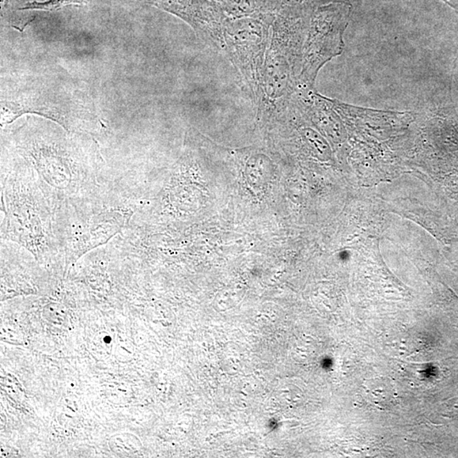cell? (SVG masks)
Here are the masks:
<instances>
[{
  "mask_svg": "<svg viewBox=\"0 0 458 458\" xmlns=\"http://www.w3.org/2000/svg\"><path fill=\"white\" fill-rule=\"evenodd\" d=\"M2 150L33 170L55 213L105 191V162L91 134L67 131L44 117L26 116L3 132Z\"/></svg>",
  "mask_w": 458,
  "mask_h": 458,
  "instance_id": "6da1fadb",
  "label": "cell"
},
{
  "mask_svg": "<svg viewBox=\"0 0 458 458\" xmlns=\"http://www.w3.org/2000/svg\"><path fill=\"white\" fill-rule=\"evenodd\" d=\"M1 126L36 114L66 130L91 134L101 123L94 101L60 67H41L12 75L2 85Z\"/></svg>",
  "mask_w": 458,
  "mask_h": 458,
  "instance_id": "7a4b0ae2",
  "label": "cell"
},
{
  "mask_svg": "<svg viewBox=\"0 0 458 458\" xmlns=\"http://www.w3.org/2000/svg\"><path fill=\"white\" fill-rule=\"evenodd\" d=\"M1 240L13 242L40 263L63 260L55 234V213L33 170L2 150Z\"/></svg>",
  "mask_w": 458,
  "mask_h": 458,
  "instance_id": "3957f363",
  "label": "cell"
},
{
  "mask_svg": "<svg viewBox=\"0 0 458 458\" xmlns=\"http://www.w3.org/2000/svg\"><path fill=\"white\" fill-rule=\"evenodd\" d=\"M134 207L105 191L55 211L54 229L67 267L107 244L130 225Z\"/></svg>",
  "mask_w": 458,
  "mask_h": 458,
  "instance_id": "277c9868",
  "label": "cell"
},
{
  "mask_svg": "<svg viewBox=\"0 0 458 458\" xmlns=\"http://www.w3.org/2000/svg\"><path fill=\"white\" fill-rule=\"evenodd\" d=\"M302 37L281 26L272 30L265 55L259 112L272 115L281 112L298 88L297 63L302 58Z\"/></svg>",
  "mask_w": 458,
  "mask_h": 458,
  "instance_id": "5b68a950",
  "label": "cell"
},
{
  "mask_svg": "<svg viewBox=\"0 0 458 458\" xmlns=\"http://www.w3.org/2000/svg\"><path fill=\"white\" fill-rule=\"evenodd\" d=\"M351 11L352 6L349 3H335L314 14L303 45L298 88L313 89L321 68L342 54L344 33L349 24Z\"/></svg>",
  "mask_w": 458,
  "mask_h": 458,
  "instance_id": "8992f818",
  "label": "cell"
},
{
  "mask_svg": "<svg viewBox=\"0 0 458 458\" xmlns=\"http://www.w3.org/2000/svg\"><path fill=\"white\" fill-rule=\"evenodd\" d=\"M270 34L259 21H238L223 32L224 51L240 71L251 91L255 104H258L263 68Z\"/></svg>",
  "mask_w": 458,
  "mask_h": 458,
  "instance_id": "52a82bcc",
  "label": "cell"
},
{
  "mask_svg": "<svg viewBox=\"0 0 458 458\" xmlns=\"http://www.w3.org/2000/svg\"><path fill=\"white\" fill-rule=\"evenodd\" d=\"M245 174L252 186L263 187L270 182L274 174V164L266 155H253L246 162Z\"/></svg>",
  "mask_w": 458,
  "mask_h": 458,
  "instance_id": "ba28073f",
  "label": "cell"
},
{
  "mask_svg": "<svg viewBox=\"0 0 458 458\" xmlns=\"http://www.w3.org/2000/svg\"><path fill=\"white\" fill-rule=\"evenodd\" d=\"M91 0H47L44 2L28 3L21 10H39L46 11H55L68 6H83L87 5Z\"/></svg>",
  "mask_w": 458,
  "mask_h": 458,
  "instance_id": "9c48e42d",
  "label": "cell"
},
{
  "mask_svg": "<svg viewBox=\"0 0 458 458\" xmlns=\"http://www.w3.org/2000/svg\"><path fill=\"white\" fill-rule=\"evenodd\" d=\"M367 392L373 403L378 405H385L391 401L393 398V389L387 382L373 381L367 387Z\"/></svg>",
  "mask_w": 458,
  "mask_h": 458,
  "instance_id": "30bf717a",
  "label": "cell"
},
{
  "mask_svg": "<svg viewBox=\"0 0 458 458\" xmlns=\"http://www.w3.org/2000/svg\"><path fill=\"white\" fill-rule=\"evenodd\" d=\"M445 1L452 5L455 8L458 9V0H445Z\"/></svg>",
  "mask_w": 458,
  "mask_h": 458,
  "instance_id": "8fae6325",
  "label": "cell"
}]
</instances>
